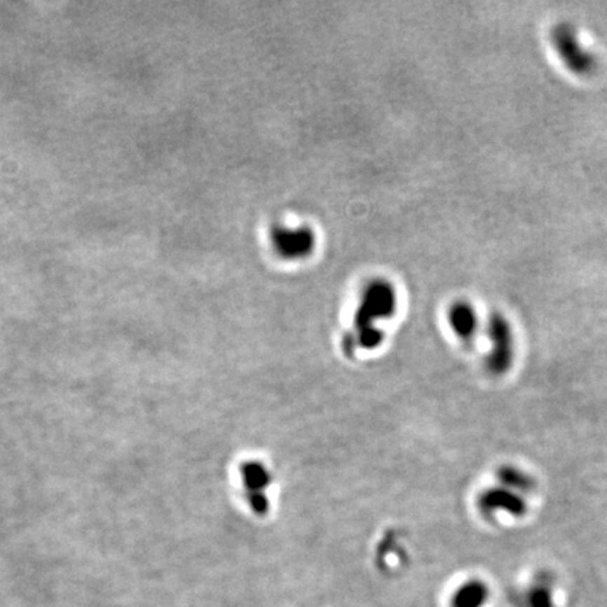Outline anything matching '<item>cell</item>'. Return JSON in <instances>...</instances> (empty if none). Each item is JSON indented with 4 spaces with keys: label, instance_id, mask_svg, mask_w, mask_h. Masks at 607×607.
<instances>
[{
    "label": "cell",
    "instance_id": "obj_4",
    "mask_svg": "<svg viewBox=\"0 0 607 607\" xmlns=\"http://www.w3.org/2000/svg\"><path fill=\"white\" fill-rule=\"evenodd\" d=\"M240 479L252 512L257 516L267 514L270 510L267 491L273 484L271 471L261 461L249 460L240 467Z\"/></svg>",
    "mask_w": 607,
    "mask_h": 607
},
{
    "label": "cell",
    "instance_id": "obj_5",
    "mask_svg": "<svg viewBox=\"0 0 607 607\" xmlns=\"http://www.w3.org/2000/svg\"><path fill=\"white\" fill-rule=\"evenodd\" d=\"M551 39L558 55L571 71L586 75L594 69L596 60L582 47L575 30L569 25H558L552 30Z\"/></svg>",
    "mask_w": 607,
    "mask_h": 607
},
{
    "label": "cell",
    "instance_id": "obj_7",
    "mask_svg": "<svg viewBox=\"0 0 607 607\" xmlns=\"http://www.w3.org/2000/svg\"><path fill=\"white\" fill-rule=\"evenodd\" d=\"M453 334L463 342H471L478 331V314L468 301H456L447 311Z\"/></svg>",
    "mask_w": 607,
    "mask_h": 607
},
{
    "label": "cell",
    "instance_id": "obj_6",
    "mask_svg": "<svg viewBox=\"0 0 607 607\" xmlns=\"http://www.w3.org/2000/svg\"><path fill=\"white\" fill-rule=\"evenodd\" d=\"M478 507L485 516H493L498 512H505L513 517H521L527 512L524 498L505 486L491 488L482 492L478 498Z\"/></svg>",
    "mask_w": 607,
    "mask_h": 607
},
{
    "label": "cell",
    "instance_id": "obj_1",
    "mask_svg": "<svg viewBox=\"0 0 607 607\" xmlns=\"http://www.w3.org/2000/svg\"><path fill=\"white\" fill-rule=\"evenodd\" d=\"M397 308L398 294L393 282L374 278L366 284L353 318L356 341L363 350H376L383 345L386 336L378 324L393 318Z\"/></svg>",
    "mask_w": 607,
    "mask_h": 607
},
{
    "label": "cell",
    "instance_id": "obj_10",
    "mask_svg": "<svg viewBox=\"0 0 607 607\" xmlns=\"http://www.w3.org/2000/svg\"><path fill=\"white\" fill-rule=\"evenodd\" d=\"M528 607H554L550 582L540 580L527 592Z\"/></svg>",
    "mask_w": 607,
    "mask_h": 607
},
{
    "label": "cell",
    "instance_id": "obj_8",
    "mask_svg": "<svg viewBox=\"0 0 607 607\" xmlns=\"http://www.w3.org/2000/svg\"><path fill=\"white\" fill-rule=\"evenodd\" d=\"M496 477H498L502 486H505L513 492H517L520 495L530 493L536 489V481L528 474H526L524 471H521L516 467H512V465L500 467L498 470Z\"/></svg>",
    "mask_w": 607,
    "mask_h": 607
},
{
    "label": "cell",
    "instance_id": "obj_3",
    "mask_svg": "<svg viewBox=\"0 0 607 607\" xmlns=\"http://www.w3.org/2000/svg\"><path fill=\"white\" fill-rule=\"evenodd\" d=\"M270 242L274 252L285 260H301L313 254L317 236L308 226L275 225L270 231Z\"/></svg>",
    "mask_w": 607,
    "mask_h": 607
},
{
    "label": "cell",
    "instance_id": "obj_2",
    "mask_svg": "<svg viewBox=\"0 0 607 607\" xmlns=\"http://www.w3.org/2000/svg\"><path fill=\"white\" fill-rule=\"evenodd\" d=\"M491 350L486 356V367L493 376L506 374L514 359V341L509 321L499 313H493L488 322Z\"/></svg>",
    "mask_w": 607,
    "mask_h": 607
},
{
    "label": "cell",
    "instance_id": "obj_9",
    "mask_svg": "<svg viewBox=\"0 0 607 607\" xmlns=\"http://www.w3.org/2000/svg\"><path fill=\"white\" fill-rule=\"evenodd\" d=\"M488 596L486 586L482 582L471 580L460 586L454 594V607H481Z\"/></svg>",
    "mask_w": 607,
    "mask_h": 607
}]
</instances>
